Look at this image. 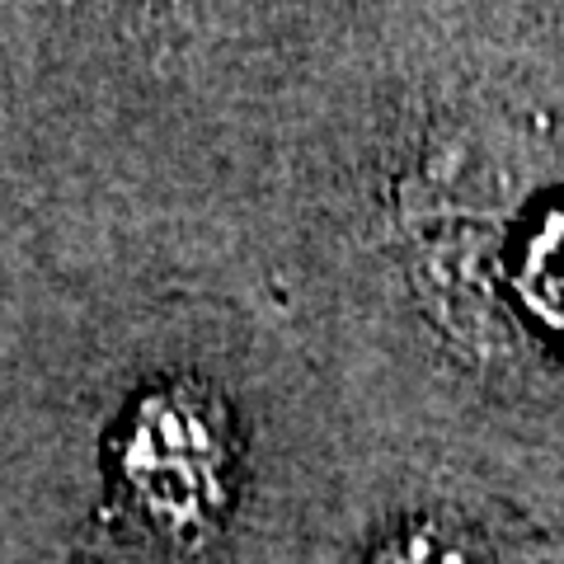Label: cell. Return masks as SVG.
<instances>
[{
	"label": "cell",
	"mask_w": 564,
	"mask_h": 564,
	"mask_svg": "<svg viewBox=\"0 0 564 564\" xmlns=\"http://www.w3.org/2000/svg\"><path fill=\"white\" fill-rule=\"evenodd\" d=\"M118 503L147 536L198 545L231 499V433L198 386H161L132 410L118 443Z\"/></svg>",
	"instance_id": "1"
},
{
	"label": "cell",
	"mask_w": 564,
	"mask_h": 564,
	"mask_svg": "<svg viewBox=\"0 0 564 564\" xmlns=\"http://www.w3.org/2000/svg\"><path fill=\"white\" fill-rule=\"evenodd\" d=\"M518 292L541 325L564 334V207L551 212L532 231V240H527Z\"/></svg>",
	"instance_id": "2"
},
{
	"label": "cell",
	"mask_w": 564,
	"mask_h": 564,
	"mask_svg": "<svg viewBox=\"0 0 564 564\" xmlns=\"http://www.w3.org/2000/svg\"><path fill=\"white\" fill-rule=\"evenodd\" d=\"M367 564H489V545L452 518H423L386 541Z\"/></svg>",
	"instance_id": "3"
}]
</instances>
